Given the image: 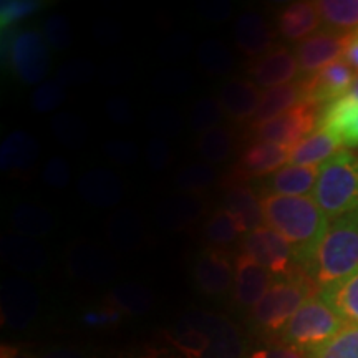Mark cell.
<instances>
[{
	"mask_svg": "<svg viewBox=\"0 0 358 358\" xmlns=\"http://www.w3.org/2000/svg\"><path fill=\"white\" fill-rule=\"evenodd\" d=\"M243 252L277 277L292 274L297 267L294 250L287 241L267 226H261L244 236Z\"/></svg>",
	"mask_w": 358,
	"mask_h": 358,
	"instance_id": "cell-8",
	"label": "cell"
},
{
	"mask_svg": "<svg viewBox=\"0 0 358 358\" xmlns=\"http://www.w3.org/2000/svg\"><path fill=\"white\" fill-rule=\"evenodd\" d=\"M42 358H85L80 352L69 350V348H60V350H53Z\"/></svg>",
	"mask_w": 358,
	"mask_h": 358,
	"instance_id": "cell-60",
	"label": "cell"
},
{
	"mask_svg": "<svg viewBox=\"0 0 358 358\" xmlns=\"http://www.w3.org/2000/svg\"><path fill=\"white\" fill-rule=\"evenodd\" d=\"M322 24L315 2H294L280 12L279 34L290 42H302L313 35Z\"/></svg>",
	"mask_w": 358,
	"mask_h": 358,
	"instance_id": "cell-25",
	"label": "cell"
},
{
	"mask_svg": "<svg viewBox=\"0 0 358 358\" xmlns=\"http://www.w3.org/2000/svg\"><path fill=\"white\" fill-rule=\"evenodd\" d=\"M306 355L307 358H358V325H345L329 342Z\"/></svg>",
	"mask_w": 358,
	"mask_h": 358,
	"instance_id": "cell-35",
	"label": "cell"
},
{
	"mask_svg": "<svg viewBox=\"0 0 358 358\" xmlns=\"http://www.w3.org/2000/svg\"><path fill=\"white\" fill-rule=\"evenodd\" d=\"M348 325L320 294L312 295L280 332V340L303 353L324 345Z\"/></svg>",
	"mask_w": 358,
	"mask_h": 358,
	"instance_id": "cell-5",
	"label": "cell"
},
{
	"mask_svg": "<svg viewBox=\"0 0 358 358\" xmlns=\"http://www.w3.org/2000/svg\"><path fill=\"white\" fill-rule=\"evenodd\" d=\"M120 315H122V312L115 307L103 308V310H90L83 315V322L90 327L111 325L120 320Z\"/></svg>",
	"mask_w": 358,
	"mask_h": 358,
	"instance_id": "cell-57",
	"label": "cell"
},
{
	"mask_svg": "<svg viewBox=\"0 0 358 358\" xmlns=\"http://www.w3.org/2000/svg\"><path fill=\"white\" fill-rule=\"evenodd\" d=\"M248 358H307V355L297 348L280 343V345L259 348V350L250 353Z\"/></svg>",
	"mask_w": 358,
	"mask_h": 358,
	"instance_id": "cell-56",
	"label": "cell"
},
{
	"mask_svg": "<svg viewBox=\"0 0 358 358\" xmlns=\"http://www.w3.org/2000/svg\"><path fill=\"white\" fill-rule=\"evenodd\" d=\"M315 3L325 25L343 34L358 27V0H320Z\"/></svg>",
	"mask_w": 358,
	"mask_h": 358,
	"instance_id": "cell-32",
	"label": "cell"
},
{
	"mask_svg": "<svg viewBox=\"0 0 358 358\" xmlns=\"http://www.w3.org/2000/svg\"><path fill=\"white\" fill-rule=\"evenodd\" d=\"M0 250L3 261L20 272H37L48 261L47 250L37 239L19 232L3 237Z\"/></svg>",
	"mask_w": 358,
	"mask_h": 358,
	"instance_id": "cell-21",
	"label": "cell"
},
{
	"mask_svg": "<svg viewBox=\"0 0 358 358\" xmlns=\"http://www.w3.org/2000/svg\"><path fill=\"white\" fill-rule=\"evenodd\" d=\"M198 151L201 158L211 164H217L226 161L232 151V136L227 129L221 127L211 129V131L201 134L198 143Z\"/></svg>",
	"mask_w": 358,
	"mask_h": 358,
	"instance_id": "cell-38",
	"label": "cell"
},
{
	"mask_svg": "<svg viewBox=\"0 0 358 358\" xmlns=\"http://www.w3.org/2000/svg\"><path fill=\"white\" fill-rule=\"evenodd\" d=\"M105 113L110 122L115 124L128 127L134 122V110L128 98L124 96H111L105 105Z\"/></svg>",
	"mask_w": 358,
	"mask_h": 358,
	"instance_id": "cell-52",
	"label": "cell"
},
{
	"mask_svg": "<svg viewBox=\"0 0 358 358\" xmlns=\"http://www.w3.org/2000/svg\"><path fill=\"white\" fill-rule=\"evenodd\" d=\"M320 108L310 101L295 106L287 113L277 116L271 122L262 123L256 129L259 141L275 143V145L292 148L299 145L303 138L313 133L319 127Z\"/></svg>",
	"mask_w": 358,
	"mask_h": 358,
	"instance_id": "cell-7",
	"label": "cell"
},
{
	"mask_svg": "<svg viewBox=\"0 0 358 358\" xmlns=\"http://www.w3.org/2000/svg\"><path fill=\"white\" fill-rule=\"evenodd\" d=\"M198 12L208 22H226L232 15V6L224 0H208L199 3Z\"/></svg>",
	"mask_w": 358,
	"mask_h": 358,
	"instance_id": "cell-53",
	"label": "cell"
},
{
	"mask_svg": "<svg viewBox=\"0 0 358 358\" xmlns=\"http://www.w3.org/2000/svg\"><path fill=\"white\" fill-rule=\"evenodd\" d=\"M250 73H252V80L257 87L271 90L297 82L301 65H299L294 50L280 47L267 52L252 66Z\"/></svg>",
	"mask_w": 358,
	"mask_h": 358,
	"instance_id": "cell-14",
	"label": "cell"
},
{
	"mask_svg": "<svg viewBox=\"0 0 358 358\" xmlns=\"http://www.w3.org/2000/svg\"><path fill=\"white\" fill-rule=\"evenodd\" d=\"M42 7L38 0H2L0 3V25L6 30L8 27L32 15Z\"/></svg>",
	"mask_w": 358,
	"mask_h": 358,
	"instance_id": "cell-47",
	"label": "cell"
},
{
	"mask_svg": "<svg viewBox=\"0 0 358 358\" xmlns=\"http://www.w3.org/2000/svg\"><path fill=\"white\" fill-rule=\"evenodd\" d=\"M234 40L239 50L245 55L264 57L272 50L274 34L262 15L256 12H245L236 20Z\"/></svg>",
	"mask_w": 358,
	"mask_h": 358,
	"instance_id": "cell-24",
	"label": "cell"
},
{
	"mask_svg": "<svg viewBox=\"0 0 358 358\" xmlns=\"http://www.w3.org/2000/svg\"><path fill=\"white\" fill-rule=\"evenodd\" d=\"M347 96L350 98V100H353L355 103H358V73H357V77H355V80H353V85H352V88H350V92L347 93Z\"/></svg>",
	"mask_w": 358,
	"mask_h": 358,
	"instance_id": "cell-62",
	"label": "cell"
},
{
	"mask_svg": "<svg viewBox=\"0 0 358 358\" xmlns=\"http://www.w3.org/2000/svg\"><path fill=\"white\" fill-rule=\"evenodd\" d=\"M264 224L287 241L301 268L329 229L330 219L312 196L266 194L261 199Z\"/></svg>",
	"mask_w": 358,
	"mask_h": 358,
	"instance_id": "cell-1",
	"label": "cell"
},
{
	"mask_svg": "<svg viewBox=\"0 0 358 358\" xmlns=\"http://www.w3.org/2000/svg\"><path fill=\"white\" fill-rule=\"evenodd\" d=\"M224 110L219 100L214 98H203L194 105L191 111V128L196 133H208L217 128L224 118Z\"/></svg>",
	"mask_w": 358,
	"mask_h": 358,
	"instance_id": "cell-43",
	"label": "cell"
},
{
	"mask_svg": "<svg viewBox=\"0 0 358 358\" xmlns=\"http://www.w3.org/2000/svg\"><path fill=\"white\" fill-rule=\"evenodd\" d=\"M145 159L148 168L153 169V171H161L169 164L171 159V150L166 140H161V138H151L145 146Z\"/></svg>",
	"mask_w": 358,
	"mask_h": 358,
	"instance_id": "cell-51",
	"label": "cell"
},
{
	"mask_svg": "<svg viewBox=\"0 0 358 358\" xmlns=\"http://www.w3.org/2000/svg\"><path fill=\"white\" fill-rule=\"evenodd\" d=\"M357 34H358V30H357Z\"/></svg>",
	"mask_w": 358,
	"mask_h": 358,
	"instance_id": "cell-64",
	"label": "cell"
},
{
	"mask_svg": "<svg viewBox=\"0 0 358 358\" xmlns=\"http://www.w3.org/2000/svg\"><path fill=\"white\" fill-rule=\"evenodd\" d=\"M261 100L262 93L259 92L257 85L249 80H231L219 93V103L224 113L236 122L254 118Z\"/></svg>",
	"mask_w": 358,
	"mask_h": 358,
	"instance_id": "cell-22",
	"label": "cell"
},
{
	"mask_svg": "<svg viewBox=\"0 0 358 358\" xmlns=\"http://www.w3.org/2000/svg\"><path fill=\"white\" fill-rule=\"evenodd\" d=\"M69 266L71 274L88 282H106L116 274L115 259L105 249L90 243L71 245Z\"/></svg>",
	"mask_w": 358,
	"mask_h": 358,
	"instance_id": "cell-17",
	"label": "cell"
},
{
	"mask_svg": "<svg viewBox=\"0 0 358 358\" xmlns=\"http://www.w3.org/2000/svg\"><path fill=\"white\" fill-rule=\"evenodd\" d=\"M110 301L111 307L118 308L120 312L145 313L153 303V295L145 285L128 282L111 290Z\"/></svg>",
	"mask_w": 358,
	"mask_h": 358,
	"instance_id": "cell-36",
	"label": "cell"
},
{
	"mask_svg": "<svg viewBox=\"0 0 358 358\" xmlns=\"http://www.w3.org/2000/svg\"><path fill=\"white\" fill-rule=\"evenodd\" d=\"M148 358H158L156 355H151V357H148Z\"/></svg>",
	"mask_w": 358,
	"mask_h": 358,
	"instance_id": "cell-63",
	"label": "cell"
},
{
	"mask_svg": "<svg viewBox=\"0 0 358 358\" xmlns=\"http://www.w3.org/2000/svg\"><path fill=\"white\" fill-rule=\"evenodd\" d=\"M50 128L58 143H62L70 150H78L88 141V128L82 118L70 111H60L53 115L50 120Z\"/></svg>",
	"mask_w": 358,
	"mask_h": 358,
	"instance_id": "cell-34",
	"label": "cell"
},
{
	"mask_svg": "<svg viewBox=\"0 0 358 358\" xmlns=\"http://www.w3.org/2000/svg\"><path fill=\"white\" fill-rule=\"evenodd\" d=\"M42 179L47 186L55 187V189H62V187L70 185L71 179V169L69 161L62 156H53L48 159L47 166L42 171Z\"/></svg>",
	"mask_w": 358,
	"mask_h": 358,
	"instance_id": "cell-50",
	"label": "cell"
},
{
	"mask_svg": "<svg viewBox=\"0 0 358 358\" xmlns=\"http://www.w3.org/2000/svg\"><path fill=\"white\" fill-rule=\"evenodd\" d=\"M146 124L148 129L155 134V138H161V140L166 141L179 136L182 133V128H185V122H182L178 110L166 105L150 110V113L146 116Z\"/></svg>",
	"mask_w": 358,
	"mask_h": 358,
	"instance_id": "cell-37",
	"label": "cell"
},
{
	"mask_svg": "<svg viewBox=\"0 0 358 358\" xmlns=\"http://www.w3.org/2000/svg\"><path fill=\"white\" fill-rule=\"evenodd\" d=\"M171 342L187 358H203L209 348V338L203 332L181 324L171 334Z\"/></svg>",
	"mask_w": 358,
	"mask_h": 358,
	"instance_id": "cell-42",
	"label": "cell"
},
{
	"mask_svg": "<svg viewBox=\"0 0 358 358\" xmlns=\"http://www.w3.org/2000/svg\"><path fill=\"white\" fill-rule=\"evenodd\" d=\"M222 209L229 213L243 234L259 229L264 224L262 203L252 189L245 186H234L224 194Z\"/></svg>",
	"mask_w": 358,
	"mask_h": 358,
	"instance_id": "cell-23",
	"label": "cell"
},
{
	"mask_svg": "<svg viewBox=\"0 0 358 358\" xmlns=\"http://www.w3.org/2000/svg\"><path fill=\"white\" fill-rule=\"evenodd\" d=\"M194 280L209 295H222L234 287V267L227 254L219 249H206L194 266Z\"/></svg>",
	"mask_w": 358,
	"mask_h": 358,
	"instance_id": "cell-15",
	"label": "cell"
},
{
	"mask_svg": "<svg viewBox=\"0 0 358 358\" xmlns=\"http://www.w3.org/2000/svg\"><path fill=\"white\" fill-rule=\"evenodd\" d=\"M106 236L116 250L128 252L136 249L143 239V222L133 209H120L111 216Z\"/></svg>",
	"mask_w": 358,
	"mask_h": 358,
	"instance_id": "cell-29",
	"label": "cell"
},
{
	"mask_svg": "<svg viewBox=\"0 0 358 358\" xmlns=\"http://www.w3.org/2000/svg\"><path fill=\"white\" fill-rule=\"evenodd\" d=\"M96 75V66L87 58H75V60L65 62L57 71L55 80L62 87H77L85 85Z\"/></svg>",
	"mask_w": 358,
	"mask_h": 358,
	"instance_id": "cell-45",
	"label": "cell"
},
{
	"mask_svg": "<svg viewBox=\"0 0 358 358\" xmlns=\"http://www.w3.org/2000/svg\"><path fill=\"white\" fill-rule=\"evenodd\" d=\"M320 168L285 164L275 173L262 179V189L277 196H308L313 192L319 179Z\"/></svg>",
	"mask_w": 358,
	"mask_h": 358,
	"instance_id": "cell-18",
	"label": "cell"
},
{
	"mask_svg": "<svg viewBox=\"0 0 358 358\" xmlns=\"http://www.w3.org/2000/svg\"><path fill=\"white\" fill-rule=\"evenodd\" d=\"M290 151H292L290 148L275 145V143L257 141L245 150L239 161V166L249 176L266 178L289 164Z\"/></svg>",
	"mask_w": 358,
	"mask_h": 358,
	"instance_id": "cell-27",
	"label": "cell"
},
{
	"mask_svg": "<svg viewBox=\"0 0 358 358\" xmlns=\"http://www.w3.org/2000/svg\"><path fill=\"white\" fill-rule=\"evenodd\" d=\"M350 34L319 32L299 42L294 52L299 60V65H301L302 73L312 77L325 66L340 60L343 57V52H345Z\"/></svg>",
	"mask_w": 358,
	"mask_h": 358,
	"instance_id": "cell-10",
	"label": "cell"
},
{
	"mask_svg": "<svg viewBox=\"0 0 358 358\" xmlns=\"http://www.w3.org/2000/svg\"><path fill=\"white\" fill-rule=\"evenodd\" d=\"M93 37L103 45H115L123 38V30L115 20H98L93 27Z\"/></svg>",
	"mask_w": 358,
	"mask_h": 358,
	"instance_id": "cell-54",
	"label": "cell"
},
{
	"mask_svg": "<svg viewBox=\"0 0 358 358\" xmlns=\"http://www.w3.org/2000/svg\"><path fill=\"white\" fill-rule=\"evenodd\" d=\"M302 274L317 292L332 287L358 271V213L330 221Z\"/></svg>",
	"mask_w": 358,
	"mask_h": 358,
	"instance_id": "cell-2",
	"label": "cell"
},
{
	"mask_svg": "<svg viewBox=\"0 0 358 358\" xmlns=\"http://www.w3.org/2000/svg\"><path fill=\"white\" fill-rule=\"evenodd\" d=\"M40 146L34 136L25 131H13L0 146L2 171H24L34 166L38 158Z\"/></svg>",
	"mask_w": 358,
	"mask_h": 358,
	"instance_id": "cell-28",
	"label": "cell"
},
{
	"mask_svg": "<svg viewBox=\"0 0 358 358\" xmlns=\"http://www.w3.org/2000/svg\"><path fill=\"white\" fill-rule=\"evenodd\" d=\"M343 143L337 134L325 128H317L315 131L308 134L307 138L295 145L290 151L289 164L295 166H315L320 168L330 158H334Z\"/></svg>",
	"mask_w": 358,
	"mask_h": 358,
	"instance_id": "cell-19",
	"label": "cell"
},
{
	"mask_svg": "<svg viewBox=\"0 0 358 358\" xmlns=\"http://www.w3.org/2000/svg\"><path fill=\"white\" fill-rule=\"evenodd\" d=\"M343 62L350 66V69L358 73V34L352 32L348 37L345 52H343Z\"/></svg>",
	"mask_w": 358,
	"mask_h": 358,
	"instance_id": "cell-58",
	"label": "cell"
},
{
	"mask_svg": "<svg viewBox=\"0 0 358 358\" xmlns=\"http://www.w3.org/2000/svg\"><path fill=\"white\" fill-rule=\"evenodd\" d=\"M101 77L106 83H123L131 77V64L124 60H111L101 70Z\"/></svg>",
	"mask_w": 358,
	"mask_h": 358,
	"instance_id": "cell-55",
	"label": "cell"
},
{
	"mask_svg": "<svg viewBox=\"0 0 358 358\" xmlns=\"http://www.w3.org/2000/svg\"><path fill=\"white\" fill-rule=\"evenodd\" d=\"M10 222L19 234L34 237H43L52 231L53 217L47 209L38 204H19L13 208Z\"/></svg>",
	"mask_w": 358,
	"mask_h": 358,
	"instance_id": "cell-31",
	"label": "cell"
},
{
	"mask_svg": "<svg viewBox=\"0 0 358 358\" xmlns=\"http://www.w3.org/2000/svg\"><path fill=\"white\" fill-rule=\"evenodd\" d=\"M312 198L330 221L358 213V156L342 150L322 164Z\"/></svg>",
	"mask_w": 358,
	"mask_h": 358,
	"instance_id": "cell-3",
	"label": "cell"
},
{
	"mask_svg": "<svg viewBox=\"0 0 358 358\" xmlns=\"http://www.w3.org/2000/svg\"><path fill=\"white\" fill-rule=\"evenodd\" d=\"M204 203L196 194L179 192L164 198L156 208V221L164 229H182L203 214Z\"/></svg>",
	"mask_w": 358,
	"mask_h": 358,
	"instance_id": "cell-26",
	"label": "cell"
},
{
	"mask_svg": "<svg viewBox=\"0 0 358 358\" xmlns=\"http://www.w3.org/2000/svg\"><path fill=\"white\" fill-rule=\"evenodd\" d=\"M43 37L52 50H66L70 47L71 40H73L70 20L65 15H60V13L50 15L43 24Z\"/></svg>",
	"mask_w": 358,
	"mask_h": 358,
	"instance_id": "cell-46",
	"label": "cell"
},
{
	"mask_svg": "<svg viewBox=\"0 0 358 358\" xmlns=\"http://www.w3.org/2000/svg\"><path fill=\"white\" fill-rule=\"evenodd\" d=\"M194 48V40L189 34L179 32L169 35L159 43L158 55L164 62H178L189 55Z\"/></svg>",
	"mask_w": 358,
	"mask_h": 358,
	"instance_id": "cell-48",
	"label": "cell"
},
{
	"mask_svg": "<svg viewBox=\"0 0 358 358\" xmlns=\"http://www.w3.org/2000/svg\"><path fill=\"white\" fill-rule=\"evenodd\" d=\"M357 73L343 60H337L319 73L308 77L307 82V101L313 103L319 108L347 96L350 92Z\"/></svg>",
	"mask_w": 358,
	"mask_h": 358,
	"instance_id": "cell-11",
	"label": "cell"
},
{
	"mask_svg": "<svg viewBox=\"0 0 358 358\" xmlns=\"http://www.w3.org/2000/svg\"><path fill=\"white\" fill-rule=\"evenodd\" d=\"M2 358H32V357H29L27 353H22L19 348H15V347L3 345L2 347Z\"/></svg>",
	"mask_w": 358,
	"mask_h": 358,
	"instance_id": "cell-61",
	"label": "cell"
},
{
	"mask_svg": "<svg viewBox=\"0 0 358 358\" xmlns=\"http://www.w3.org/2000/svg\"><path fill=\"white\" fill-rule=\"evenodd\" d=\"M77 191L85 203L108 209L122 203L124 185L122 178L108 168H93L85 171L77 182Z\"/></svg>",
	"mask_w": 358,
	"mask_h": 358,
	"instance_id": "cell-13",
	"label": "cell"
},
{
	"mask_svg": "<svg viewBox=\"0 0 358 358\" xmlns=\"http://www.w3.org/2000/svg\"><path fill=\"white\" fill-rule=\"evenodd\" d=\"M50 50L43 34L24 30L8 37L7 62L17 78L25 85H42L50 70Z\"/></svg>",
	"mask_w": 358,
	"mask_h": 358,
	"instance_id": "cell-6",
	"label": "cell"
},
{
	"mask_svg": "<svg viewBox=\"0 0 358 358\" xmlns=\"http://www.w3.org/2000/svg\"><path fill=\"white\" fill-rule=\"evenodd\" d=\"M105 156L110 161H113L115 164H122V166H129V164L136 163L140 158V150H138L136 143L129 140H122V138H116V140H108L103 146Z\"/></svg>",
	"mask_w": 358,
	"mask_h": 358,
	"instance_id": "cell-49",
	"label": "cell"
},
{
	"mask_svg": "<svg viewBox=\"0 0 358 358\" xmlns=\"http://www.w3.org/2000/svg\"><path fill=\"white\" fill-rule=\"evenodd\" d=\"M340 140H342L343 146H358V113L352 120L350 124L343 129V133L340 134Z\"/></svg>",
	"mask_w": 358,
	"mask_h": 358,
	"instance_id": "cell-59",
	"label": "cell"
},
{
	"mask_svg": "<svg viewBox=\"0 0 358 358\" xmlns=\"http://www.w3.org/2000/svg\"><path fill=\"white\" fill-rule=\"evenodd\" d=\"M198 65L209 75H226L234 66L231 48L216 38H208L196 48Z\"/></svg>",
	"mask_w": 358,
	"mask_h": 358,
	"instance_id": "cell-33",
	"label": "cell"
},
{
	"mask_svg": "<svg viewBox=\"0 0 358 358\" xmlns=\"http://www.w3.org/2000/svg\"><path fill=\"white\" fill-rule=\"evenodd\" d=\"M319 294L347 324L358 325V271Z\"/></svg>",
	"mask_w": 358,
	"mask_h": 358,
	"instance_id": "cell-30",
	"label": "cell"
},
{
	"mask_svg": "<svg viewBox=\"0 0 358 358\" xmlns=\"http://www.w3.org/2000/svg\"><path fill=\"white\" fill-rule=\"evenodd\" d=\"M275 275L248 254H241L234 264V301L241 307L254 308L266 295Z\"/></svg>",
	"mask_w": 358,
	"mask_h": 358,
	"instance_id": "cell-12",
	"label": "cell"
},
{
	"mask_svg": "<svg viewBox=\"0 0 358 358\" xmlns=\"http://www.w3.org/2000/svg\"><path fill=\"white\" fill-rule=\"evenodd\" d=\"M315 294L319 292L301 268L289 275H275L261 302L252 308L254 327L262 334L280 335L295 312Z\"/></svg>",
	"mask_w": 358,
	"mask_h": 358,
	"instance_id": "cell-4",
	"label": "cell"
},
{
	"mask_svg": "<svg viewBox=\"0 0 358 358\" xmlns=\"http://www.w3.org/2000/svg\"><path fill=\"white\" fill-rule=\"evenodd\" d=\"M65 87H62L57 80H48L34 90L30 105L37 113H50L65 101Z\"/></svg>",
	"mask_w": 358,
	"mask_h": 358,
	"instance_id": "cell-44",
	"label": "cell"
},
{
	"mask_svg": "<svg viewBox=\"0 0 358 358\" xmlns=\"http://www.w3.org/2000/svg\"><path fill=\"white\" fill-rule=\"evenodd\" d=\"M38 308L37 292L29 282L8 279L2 287L3 322L12 329H24L34 320Z\"/></svg>",
	"mask_w": 358,
	"mask_h": 358,
	"instance_id": "cell-16",
	"label": "cell"
},
{
	"mask_svg": "<svg viewBox=\"0 0 358 358\" xmlns=\"http://www.w3.org/2000/svg\"><path fill=\"white\" fill-rule=\"evenodd\" d=\"M307 101V82H294L284 87H277L266 90L262 93L261 105H259L257 113L252 118V127L257 128L262 123L271 122L277 116L287 113L295 106L302 105Z\"/></svg>",
	"mask_w": 358,
	"mask_h": 358,
	"instance_id": "cell-20",
	"label": "cell"
},
{
	"mask_svg": "<svg viewBox=\"0 0 358 358\" xmlns=\"http://www.w3.org/2000/svg\"><path fill=\"white\" fill-rule=\"evenodd\" d=\"M151 85L159 95L178 96L185 95L194 85V77L187 70L166 69L159 70L151 80Z\"/></svg>",
	"mask_w": 358,
	"mask_h": 358,
	"instance_id": "cell-41",
	"label": "cell"
},
{
	"mask_svg": "<svg viewBox=\"0 0 358 358\" xmlns=\"http://www.w3.org/2000/svg\"><path fill=\"white\" fill-rule=\"evenodd\" d=\"M181 324L199 330L209 338V348L203 358H248L241 332L224 317L208 312H191Z\"/></svg>",
	"mask_w": 358,
	"mask_h": 358,
	"instance_id": "cell-9",
	"label": "cell"
},
{
	"mask_svg": "<svg viewBox=\"0 0 358 358\" xmlns=\"http://www.w3.org/2000/svg\"><path fill=\"white\" fill-rule=\"evenodd\" d=\"M241 234L243 232H241L239 226H237L231 214L224 211V209H219V211L214 213L204 227L206 239H208L209 244L216 245V248H224V245L236 243L237 237Z\"/></svg>",
	"mask_w": 358,
	"mask_h": 358,
	"instance_id": "cell-39",
	"label": "cell"
},
{
	"mask_svg": "<svg viewBox=\"0 0 358 358\" xmlns=\"http://www.w3.org/2000/svg\"><path fill=\"white\" fill-rule=\"evenodd\" d=\"M216 182V171L208 163H194L182 168L176 176V185L182 192L194 194L204 191Z\"/></svg>",
	"mask_w": 358,
	"mask_h": 358,
	"instance_id": "cell-40",
	"label": "cell"
}]
</instances>
